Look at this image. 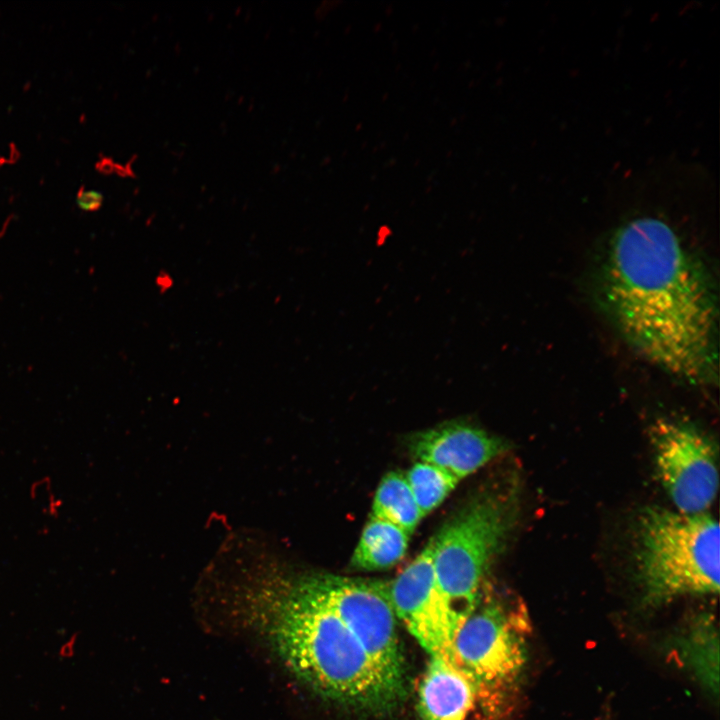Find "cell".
I'll list each match as a JSON object with an SVG mask.
<instances>
[{"label": "cell", "mask_w": 720, "mask_h": 720, "mask_svg": "<svg viewBox=\"0 0 720 720\" xmlns=\"http://www.w3.org/2000/svg\"><path fill=\"white\" fill-rule=\"evenodd\" d=\"M602 297L624 339L692 384L718 382V302L704 266L664 218L622 223L609 243Z\"/></svg>", "instance_id": "cell-1"}, {"label": "cell", "mask_w": 720, "mask_h": 720, "mask_svg": "<svg viewBox=\"0 0 720 720\" xmlns=\"http://www.w3.org/2000/svg\"><path fill=\"white\" fill-rule=\"evenodd\" d=\"M242 607L288 669L320 696L362 712L384 713L399 692L343 622L280 558V550L247 535L222 554Z\"/></svg>", "instance_id": "cell-2"}, {"label": "cell", "mask_w": 720, "mask_h": 720, "mask_svg": "<svg viewBox=\"0 0 720 720\" xmlns=\"http://www.w3.org/2000/svg\"><path fill=\"white\" fill-rule=\"evenodd\" d=\"M636 577L646 605L719 591V525L710 514L648 507L640 515Z\"/></svg>", "instance_id": "cell-3"}, {"label": "cell", "mask_w": 720, "mask_h": 720, "mask_svg": "<svg viewBox=\"0 0 720 720\" xmlns=\"http://www.w3.org/2000/svg\"><path fill=\"white\" fill-rule=\"evenodd\" d=\"M516 513L512 490L486 491L473 497L430 539L436 582L455 634L480 601Z\"/></svg>", "instance_id": "cell-4"}, {"label": "cell", "mask_w": 720, "mask_h": 720, "mask_svg": "<svg viewBox=\"0 0 720 720\" xmlns=\"http://www.w3.org/2000/svg\"><path fill=\"white\" fill-rule=\"evenodd\" d=\"M519 601L485 588L455 634L452 662L469 679L486 720H506L515 707L527 663L530 632Z\"/></svg>", "instance_id": "cell-5"}, {"label": "cell", "mask_w": 720, "mask_h": 720, "mask_svg": "<svg viewBox=\"0 0 720 720\" xmlns=\"http://www.w3.org/2000/svg\"><path fill=\"white\" fill-rule=\"evenodd\" d=\"M298 576L352 632L386 679L405 695V660L389 584L322 573Z\"/></svg>", "instance_id": "cell-6"}, {"label": "cell", "mask_w": 720, "mask_h": 720, "mask_svg": "<svg viewBox=\"0 0 720 720\" xmlns=\"http://www.w3.org/2000/svg\"><path fill=\"white\" fill-rule=\"evenodd\" d=\"M657 475L676 507L704 513L719 487L718 453L713 441L686 422L658 419L649 429Z\"/></svg>", "instance_id": "cell-7"}, {"label": "cell", "mask_w": 720, "mask_h": 720, "mask_svg": "<svg viewBox=\"0 0 720 720\" xmlns=\"http://www.w3.org/2000/svg\"><path fill=\"white\" fill-rule=\"evenodd\" d=\"M391 604L410 634L430 656L452 662L455 636L450 614L436 582L432 543L389 584Z\"/></svg>", "instance_id": "cell-8"}, {"label": "cell", "mask_w": 720, "mask_h": 720, "mask_svg": "<svg viewBox=\"0 0 720 720\" xmlns=\"http://www.w3.org/2000/svg\"><path fill=\"white\" fill-rule=\"evenodd\" d=\"M410 448L417 461L438 466L461 480L503 454L508 445L482 428L453 420L415 434Z\"/></svg>", "instance_id": "cell-9"}, {"label": "cell", "mask_w": 720, "mask_h": 720, "mask_svg": "<svg viewBox=\"0 0 720 720\" xmlns=\"http://www.w3.org/2000/svg\"><path fill=\"white\" fill-rule=\"evenodd\" d=\"M476 702L465 674L440 656H431L419 685L417 710L421 720H465Z\"/></svg>", "instance_id": "cell-10"}, {"label": "cell", "mask_w": 720, "mask_h": 720, "mask_svg": "<svg viewBox=\"0 0 720 720\" xmlns=\"http://www.w3.org/2000/svg\"><path fill=\"white\" fill-rule=\"evenodd\" d=\"M673 654L678 662L712 695L719 688V640L709 614L696 616L675 637Z\"/></svg>", "instance_id": "cell-11"}, {"label": "cell", "mask_w": 720, "mask_h": 720, "mask_svg": "<svg viewBox=\"0 0 720 720\" xmlns=\"http://www.w3.org/2000/svg\"><path fill=\"white\" fill-rule=\"evenodd\" d=\"M410 536L400 527L370 516L351 558L355 569H387L406 554Z\"/></svg>", "instance_id": "cell-12"}, {"label": "cell", "mask_w": 720, "mask_h": 720, "mask_svg": "<svg viewBox=\"0 0 720 720\" xmlns=\"http://www.w3.org/2000/svg\"><path fill=\"white\" fill-rule=\"evenodd\" d=\"M370 516L390 522L412 535L423 518L405 474L389 472L380 481Z\"/></svg>", "instance_id": "cell-13"}, {"label": "cell", "mask_w": 720, "mask_h": 720, "mask_svg": "<svg viewBox=\"0 0 720 720\" xmlns=\"http://www.w3.org/2000/svg\"><path fill=\"white\" fill-rule=\"evenodd\" d=\"M405 476L423 517L436 509L460 481L442 468L421 461H416Z\"/></svg>", "instance_id": "cell-14"}, {"label": "cell", "mask_w": 720, "mask_h": 720, "mask_svg": "<svg viewBox=\"0 0 720 720\" xmlns=\"http://www.w3.org/2000/svg\"><path fill=\"white\" fill-rule=\"evenodd\" d=\"M52 491V482L49 476L42 477L34 481L29 489V495L32 500H37L46 494L48 504L43 509L51 517H58L60 509L63 506L61 498L57 497Z\"/></svg>", "instance_id": "cell-15"}, {"label": "cell", "mask_w": 720, "mask_h": 720, "mask_svg": "<svg viewBox=\"0 0 720 720\" xmlns=\"http://www.w3.org/2000/svg\"><path fill=\"white\" fill-rule=\"evenodd\" d=\"M76 204L84 211L98 210L103 204V194L97 190L81 189L77 194Z\"/></svg>", "instance_id": "cell-16"}]
</instances>
